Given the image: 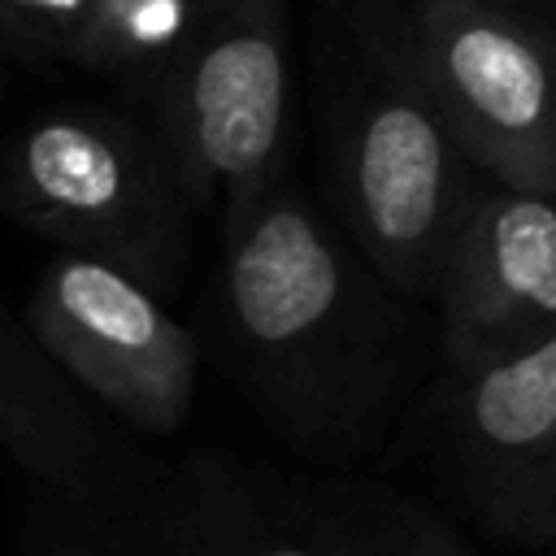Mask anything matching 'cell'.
Wrapping results in <instances>:
<instances>
[{
    "instance_id": "obj_1",
    "label": "cell",
    "mask_w": 556,
    "mask_h": 556,
    "mask_svg": "<svg viewBox=\"0 0 556 556\" xmlns=\"http://www.w3.org/2000/svg\"><path fill=\"white\" fill-rule=\"evenodd\" d=\"M361 248L287 178L222 217V343L291 443L313 456L369 447L413 378V317Z\"/></svg>"
},
{
    "instance_id": "obj_2",
    "label": "cell",
    "mask_w": 556,
    "mask_h": 556,
    "mask_svg": "<svg viewBox=\"0 0 556 556\" xmlns=\"http://www.w3.org/2000/svg\"><path fill=\"white\" fill-rule=\"evenodd\" d=\"M326 178L334 222L361 256L400 295L430 300L447 243L486 174L434 104L413 61L404 9L391 0H356L352 9Z\"/></svg>"
},
{
    "instance_id": "obj_3",
    "label": "cell",
    "mask_w": 556,
    "mask_h": 556,
    "mask_svg": "<svg viewBox=\"0 0 556 556\" xmlns=\"http://www.w3.org/2000/svg\"><path fill=\"white\" fill-rule=\"evenodd\" d=\"M0 213L156 295H169L187 265L191 200L178 169L156 126L113 109H48L9 130L0 143Z\"/></svg>"
},
{
    "instance_id": "obj_4",
    "label": "cell",
    "mask_w": 556,
    "mask_h": 556,
    "mask_svg": "<svg viewBox=\"0 0 556 556\" xmlns=\"http://www.w3.org/2000/svg\"><path fill=\"white\" fill-rule=\"evenodd\" d=\"M152 109L191 213L222 222L278 187L291 148L287 0H217Z\"/></svg>"
},
{
    "instance_id": "obj_5",
    "label": "cell",
    "mask_w": 556,
    "mask_h": 556,
    "mask_svg": "<svg viewBox=\"0 0 556 556\" xmlns=\"http://www.w3.org/2000/svg\"><path fill=\"white\" fill-rule=\"evenodd\" d=\"M413 61L469 161L556 195V35L504 0H408Z\"/></svg>"
},
{
    "instance_id": "obj_6",
    "label": "cell",
    "mask_w": 556,
    "mask_h": 556,
    "mask_svg": "<svg viewBox=\"0 0 556 556\" xmlns=\"http://www.w3.org/2000/svg\"><path fill=\"white\" fill-rule=\"evenodd\" d=\"M22 326L96 408L143 434H174L187 421L200 378L195 334L130 274L56 252L26 295Z\"/></svg>"
},
{
    "instance_id": "obj_7",
    "label": "cell",
    "mask_w": 556,
    "mask_h": 556,
    "mask_svg": "<svg viewBox=\"0 0 556 556\" xmlns=\"http://www.w3.org/2000/svg\"><path fill=\"white\" fill-rule=\"evenodd\" d=\"M447 473L465 504L513 543H556V334L452 369Z\"/></svg>"
},
{
    "instance_id": "obj_8",
    "label": "cell",
    "mask_w": 556,
    "mask_h": 556,
    "mask_svg": "<svg viewBox=\"0 0 556 556\" xmlns=\"http://www.w3.org/2000/svg\"><path fill=\"white\" fill-rule=\"evenodd\" d=\"M0 447L30 478L35 504L104 526L143 504L156 469L117 426L43 356L30 330L0 308Z\"/></svg>"
},
{
    "instance_id": "obj_9",
    "label": "cell",
    "mask_w": 556,
    "mask_h": 556,
    "mask_svg": "<svg viewBox=\"0 0 556 556\" xmlns=\"http://www.w3.org/2000/svg\"><path fill=\"white\" fill-rule=\"evenodd\" d=\"M447 369L556 334V195L482 182L434 278Z\"/></svg>"
},
{
    "instance_id": "obj_10",
    "label": "cell",
    "mask_w": 556,
    "mask_h": 556,
    "mask_svg": "<svg viewBox=\"0 0 556 556\" xmlns=\"http://www.w3.org/2000/svg\"><path fill=\"white\" fill-rule=\"evenodd\" d=\"M174 486L208 556H382L387 513L378 530L352 539L321 504L274 491L226 460L182 465Z\"/></svg>"
},
{
    "instance_id": "obj_11",
    "label": "cell",
    "mask_w": 556,
    "mask_h": 556,
    "mask_svg": "<svg viewBox=\"0 0 556 556\" xmlns=\"http://www.w3.org/2000/svg\"><path fill=\"white\" fill-rule=\"evenodd\" d=\"M213 9L217 0H91L70 65L122 83L152 104Z\"/></svg>"
},
{
    "instance_id": "obj_12",
    "label": "cell",
    "mask_w": 556,
    "mask_h": 556,
    "mask_svg": "<svg viewBox=\"0 0 556 556\" xmlns=\"http://www.w3.org/2000/svg\"><path fill=\"white\" fill-rule=\"evenodd\" d=\"M91 0H0V56L70 61Z\"/></svg>"
},
{
    "instance_id": "obj_13",
    "label": "cell",
    "mask_w": 556,
    "mask_h": 556,
    "mask_svg": "<svg viewBox=\"0 0 556 556\" xmlns=\"http://www.w3.org/2000/svg\"><path fill=\"white\" fill-rule=\"evenodd\" d=\"M382 556H478V552L465 547V539L456 530H447L443 521H434L430 513L391 504Z\"/></svg>"
},
{
    "instance_id": "obj_14",
    "label": "cell",
    "mask_w": 556,
    "mask_h": 556,
    "mask_svg": "<svg viewBox=\"0 0 556 556\" xmlns=\"http://www.w3.org/2000/svg\"><path fill=\"white\" fill-rule=\"evenodd\" d=\"M22 556H113L91 530H83L78 521L35 504L30 508V526H26V543Z\"/></svg>"
},
{
    "instance_id": "obj_15",
    "label": "cell",
    "mask_w": 556,
    "mask_h": 556,
    "mask_svg": "<svg viewBox=\"0 0 556 556\" xmlns=\"http://www.w3.org/2000/svg\"><path fill=\"white\" fill-rule=\"evenodd\" d=\"M0 91H4V70H0Z\"/></svg>"
}]
</instances>
